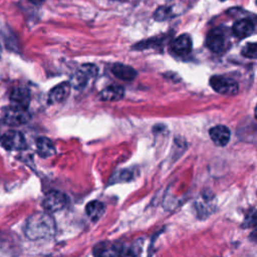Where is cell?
Here are the masks:
<instances>
[{"mask_svg": "<svg viewBox=\"0 0 257 257\" xmlns=\"http://www.w3.org/2000/svg\"><path fill=\"white\" fill-rule=\"evenodd\" d=\"M56 231L54 219L48 212H36L28 217L24 233L30 240L37 241L51 238Z\"/></svg>", "mask_w": 257, "mask_h": 257, "instance_id": "6da1fadb", "label": "cell"}, {"mask_svg": "<svg viewBox=\"0 0 257 257\" xmlns=\"http://www.w3.org/2000/svg\"><path fill=\"white\" fill-rule=\"evenodd\" d=\"M97 75V67L93 64L81 65L72 75L70 85L76 89L85 87Z\"/></svg>", "mask_w": 257, "mask_h": 257, "instance_id": "7a4b0ae2", "label": "cell"}, {"mask_svg": "<svg viewBox=\"0 0 257 257\" xmlns=\"http://www.w3.org/2000/svg\"><path fill=\"white\" fill-rule=\"evenodd\" d=\"M210 85L216 92L224 95L232 96L239 91V85L234 79L222 75L212 76L210 78Z\"/></svg>", "mask_w": 257, "mask_h": 257, "instance_id": "3957f363", "label": "cell"}, {"mask_svg": "<svg viewBox=\"0 0 257 257\" xmlns=\"http://www.w3.org/2000/svg\"><path fill=\"white\" fill-rule=\"evenodd\" d=\"M0 145L7 151H22L26 149V140L21 132L10 130L1 136Z\"/></svg>", "mask_w": 257, "mask_h": 257, "instance_id": "277c9868", "label": "cell"}, {"mask_svg": "<svg viewBox=\"0 0 257 257\" xmlns=\"http://www.w3.org/2000/svg\"><path fill=\"white\" fill-rule=\"evenodd\" d=\"M206 45L214 53H221L225 51L228 46V38L225 30L218 27L209 31L206 38Z\"/></svg>", "mask_w": 257, "mask_h": 257, "instance_id": "5b68a950", "label": "cell"}, {"mask_svg": "<svg viewBox=\"0 0 257 257\" xmlns=\"http://www.w3.org/2000/svg\"><path fill=\"white\" fill-rule=\"evenodd\" d=\"M67 203V198L65 194L59 191H50L48 192L42 201V208L45 212L54 213L60 211L65 207Z\"/></svg>", "mask_w": 257, "mask_h": 257, "instance_id": "8992f818", "label": "cell"}, {"mask_svg": "<svg viewBox=\"0 0 257 257\" xmlns=\"http://www.w3.org/2000/svg\"><path fill=\"white\" fill-rule=\"evenodd\" d=\"M30 119V114L27 108L11 105L4 114V122L10 126H18L28 122Z\"/></svg>", "mask_w": 257, "mask_h": 257, "instance_id": "52a82bcc", "label": "cell"}, {"mask_svg": "<svg viewBox=\"0 0 257 257\" xmlns=\"http://www.w3.org/2000/svg\"><path fill=\"white\" fill-rule=\"evenodd\" d=\"M209 134L213 143L219 147H225L229 143L230 137H231L230 130L227 126L222 124L213 126L210 130Z\"/></svg>", "mask_w": 257, "mask_h": 257, "instance_id": "ba28073f", "label": "cell"}, {"mask_svg": "<svg viewBox=\"0 0 257 257\" xmlns=\"http://www.w3.org/2000/svg\"><path fill=\"white\" fill-rule=\"evenodd\" d=\"M171 48L177 55H187L192 50V39L188 34H182L172 42Z\"/></svg>", "mask_w": 257, "mask_h": 257, "instance_id": "9c48e42d", "label": "cell"}, {"mask_svg": "<svg viewBox=\"0 0 257 257\" xmlns=\"http://www.w3.org/2000/svg\"><path fill=\"white\" fill-rule=\"evenodd\" d=\"M71 85L69 82H61L54 86L48 93V102L51 104L63 101L69 94Z\"/></svg>", "mask_w": 257, "mask_h": 257, "instance_id": "30bf717a", "label": "cell"}, {"mask_svg": "<svg viewBox=\"0 0 257 257\" xmlns=\"http://www.w3.org/2000/svg\"><path fill=\"white\" fill-rule=\"evenodd\" d=\"M254 29H255V26L253 21L246 18L237 20L232 27L233 34L240 39L250 36L254 32Z\"/></svg>", "mask_w": 257, "mask_h": 257, "instance_id": "8fae6325", "label": "cell"}, {"mask_svg": "<svg viewBox=\"0 0 257 257\" xmlns=\"http://www.w3.org/2000/svg\"><path fill=\"white\" fill-rule=\"evenodd\" d=\"M10 100L13 105L27 108L30 102L29 90L25 87H15L10 93Z\"/></svg>", "mask_w": 257, "mask_h": 257, "instance_id": "7c38bea8", "label": "cell"}, {"mask_svg": "<svg viewBox=\"0 0 257 257\" xmlns=\"http://www.w3.org/2000/svg\"><path fill=\"white\" fill-rule=\"evenodd\" d=\"M124 95V89L122 86L117 84L108 85L101 90L99 98L103 101H116L122 98Z\"/></svg>", "mask_w": 257, "mask_h": 257, "instance_id": "4fadbf2b", "label": "cell"}, {"mask_svg": "<svg viewBox=\"0 0 257 257\" xmlns=\"http://www.w3.org/2000/svg\"><path fill=\"white\" fill-rule=\"evenodd\" d=\"M111 71L115 77L124 81H131L135 79L138 74V72L132 66L125 65L123 63H114L111 67Z\"/></svg>", "mask_w": 257, "mask_h": 257, "instance_id": "5bb4252c", "label": "cell"}, {"mask_svg": "<svg viewBox=\"0 0 257 257\" xmlns=\"http://www.w3.org/2000/svg\"><path fill=\"white\" fill-rule=\"evenodd\" d=\"M36 149L37 153L42 158H48L53 156L56 153V149L53 145V143L45 137H39L36 142Z\"/></svg>", "mask_w": 257, "mask_h": 257, "instance_id": "9a60e30c", "label": "cell"}, {"mask_svg": "<svg viewBox=\"0 0 257 257\" xmlns=\"http://www.w3.org/2000/svg\"><path fill=\"white\" fill-rule=\"evenodd\" d=\"M85 213H86L87 217L91 221L96 222L103 215V213H104V206L99 201H95V200L91 201V202H89L85 206Z\"/></svg>", "mask_w": 257, "mask_h": 257, "instance_id": "2e32d148", "label": "cell"}, {"mask_svg": "<svg viewBox=\"0 0 257 257\" xmlns=\"http://www.w3.org/2000/svg\"><path fill=\"white\" fill-rule=\"evenodd\" d=\"M123 249H121L120 247L114 245V244H111V243H100L98 244L97 246L94 247V250H93V253L95 255H98V256H111V255H119L121 254Z\"/></svg>", "mask_w": 257, "mask_h": 257, "instance_id": "e0dca14e", "label": "cell"}, {"mask_svg": "<svg viewBox=\"0 0 257 257\" xmlns=\"http://www.w3.org/2000/svg\"><path fill=\"white\" fill-rule=\"evenodd\" d=\"M172 16V10L168 6H161L155 12V19L158 21H164Z\"/></svg>", "mask_w": 257, "mask_h": 257, "instance_id": "ac0fdd59", "label": "cell"}, {"mask_svg": "<svg viewBox=\"0 0 257 257\" xmlns=\"http://www.w3.org/2000/svg\"><path fill=\"white\" fill-rule=\"evenodd\" d=\"M256 49H257V46H256V43H255V42L247 43V44L243 47L241 53H242L243 56H245V57H247V58H252V59H254V58H256Z\"/></svg>", "mask_w": 257, "mask_h": 257, "instance_id": "d6986e66", "label": "cell"}, {"mask_svg": "<svg viewBox=\"0 0 257 257\" xmlns=\"http://www.w3.org/2000/svg\"><path fill=\"white\" fill-rule=\"evenodd\" d=\"M29 2H31V3H33V4H36V5H39V4H41L44 0H28Z\"/></svg>", "mask_w": 257, "mask_h": 257, "instance_id": "ffe728a7", "label": "cell"}, {"mask_svg": "<svg viewBox=\"0 0 257 257\" xmlns=\"http://www.w3.org/2000/svg\"><path fill=\"white\" fill-rule=\"evenodd\" d=\"M0 54H1V47H0Z\"/></svg>", "mask_w": 257, "mask_h": 257, "instance_id": "44dd1931", "label": "cell"}, {"mask_svg": "<svg viewBox=\"0 0 257 257\" xmlns=\"http://www.w3.org/2000/svg\"><path fill=\"white\" fill-rule=\"evenodd\" d=\"M221 1H225V0H221Z\"/></svg>", "mask_w": 257, "mask_h": 257, "instance_id": "7402d4cb", "label": "cell"}]
</instances>
